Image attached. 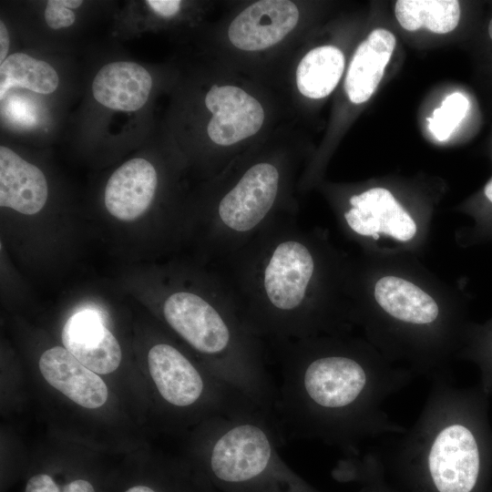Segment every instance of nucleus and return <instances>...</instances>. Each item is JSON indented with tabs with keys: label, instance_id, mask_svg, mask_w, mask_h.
Segmentation results:
<instances>
[{
	"label": "nucleus",
	"instance_id": "39448f33",
	"mask_svg": "<svg viewBox=\"0 0 492 492\" xmlns=\"http://www.w3.org/2000/svg\"><path fill=\"white\" fill-rule=\"evenodd\" d=\"M486 395L465 397L452 422L432 437L425 466L436 492H486L492 467Z\"/></svg>",
	"mask_w": 492,
	"mask_h": 492
},
{
	"label": "nucleus",
	"instance_id": "1a4fd4ad",
	"mask_svg": "<svg viewBox=\"0 0 492 492\" xmlns=\"http://www.w3.org/2000/svg\"><path fill=\"white\" fill-rule=\"evenodd\" d=\"M61 338L64 347L97 374H110L120 364V345L95 311H81L68 318Z\"/></svg>",
	"mask_w": 492,
	"mask_h": 492
},
{
	"label": "nucleus",
	"instance_id": "cd10ccee",
	"mask_svg": "<svg viewBox=\"0 0 492 492\" xmlns=\"http://www.w3.org/2000/svg\"><path fill=\"white\" fill-rule=\"evenodd\" d=\"M206 490L207 492H216L207 482H206Z\"/></svg>",
	"mask_w": 492,
	"mask_h": 492
},
{
	"label": "nucleus",
	"instance_id": "bb28decb",
	"mask_svg": "<svg viewBox=\"0 0 492 492\" xmlns=\"http://www.w3.org/2000/svg\"><path fill=\"white\" fill-rule=\"evenodd\" d=\"M487 35L489 39L492 41V18H490L487 25Z\"/></svg>",
	"mask_w": 492,
	"mask_h": 492
},
{
	"label": "nucleus",
	"instance_id": "0eeeda50",
	"mask_svg": "<svg viewBox=\"0 0 492 492\" xmlns=\"http://www.w3.org/2000/svg\"><path fill=\"white\" fill-rule=\"evenodd\" d=\"M298 20L299 11L292 1H258L233 19L228 36L239 49L262 50L282 41L294 29Z\"/></svg>",
	"mask_w": 492,
	"mask_h": 492
},
{
	"label": "nucleus",
	"instance_id": "f03ea898",
	"mask_svg": "<svg viewBox=\"0 0 492 492\" xmlns=\"http://www.w3.org/2000/svg\"><path fill=\"white\" fill-rule=\"evenodd\" d=\"M281 383L273 415L283 435L346 441L363 428L373 385L364 364L316 336L277 345Z\"/></svg>",
	"mask_w": 492,
	"mask_h": 492
},
{
	"label": "nucleus",
	"instance_id": "9b49d317",
	"mask_svg": "<svg viewBox=\"0 0 492 492\" xmlns=\"http://www.w3.org/2000/svg\"><path fill=\"white\" fill-rule=\"evenodd\" d=\"M158 187L154 166L142 158L131 159L110 176L105 189V206L114 218L131 221L150 207Z\"/></svg>",
	"mask_w": 492,
	"mask_h": 492
},
{
	"label": "nucleus",
	"instance_id": "423d86ee",
	"mask_svg": "<svg viewBox=\"0 0 492 492\" xmlns=\"http://www.w3.org/2000/svg\"><path fill=\"white\" fill-rule=\"evenodd\" d=\"M212 113L207 131L217 145L228 147L255 135L265 113L260 102L235 86H212L205 97Z\"/></svg>",
	"mask_w": 492,
	"mask_h": 492
},
{
	"label": "nucleus",
	"instance_id": "aec40b11",
	"mask_svg": "<svg viewBox=\"0 0 492 492\" xmlns=\"http://www.w3.org/2000/svg\"><path fill=\"white\" fill-rule=\"evenodd\" d=\"M121 492H207L201 477L196 473L172 470L165 472L155 483L138 482L124 487Z\"/></svg>",
	"mask_w": 492,
	"mask_h": 492
},
{
	"label": "nucleus",
	"instance_id": "4be33fe9",
	"mask_svg": "<svg viewBox=\"0 0 492 492\" xmlns=\"http://www.w3.org/2000/svg\"><path fill=\"white\" fill-rule=\"evenodd\" d=\"M146 4L158 15L169 17L176 15L180 8L179 0H148Z\"/></svg>",
	"mask_w": 492,
	"mask_h": 492
},
{
	"label": "nucleus",
	"instance_id": "393cba45",
	"mask_svg": "<svg viewBox=\"0 0 492 492\" xmlns=\"http://www.w3.org/2000/svg\"><path fill=\"white\" fill-rule=\"evenodd\" d=\"M62 2L63 5L68 9L77 8L83 4V1L81 0H62Z\"/></svg>",
	"mask_w": 492,
	"mask_h": 492
},
{
	"label": "nucleus",
	"instance_id": "4468645a",
	"mask_svg": "<svg viewBox=\"0 0 492 492\" xmlns=\"http://www.w3.org/2000/svg\"><path fill=\"white\" fill-rule=\"evenodd\" d=\"M395 43L390 31L377 28L358 46L344 80V89L351 102L361 104L371 97L384 76Z\"/></svg>",
	"mask_w": 492,
	"mask_h": 492
},
{
	"label": "nucleus",
	"instance_id": "9d476101",
	"mask_svg": "<svg viewBox=\"0 0 492 492\" xmlns=\"http://www.w3.org/2000/svg\"><path fill=\"white\" fill-rule=\"evenodd\" d=\"M38 365L45 380L78 405L95 409L107 402L108 391L105 382L65 347L46 350Z\"/></svg>",
	"mask_w": 492,
	"mask_h": 492
},
{
	"label": "nucleus",
	"instance_id": "b1692460",
	"mask_svg": "<svg viewBox=\"0 0 492 492\" xmlns=\"http://www.w3.org/2000/svg\"><path fill=\"white\" fill-rule=\"evenodd\" d=\"M482 391L486 395L492 392V364L484 367V374L482 376Z\"/></svg>",
	"mask_w": 492,
	"mask_h": 492
},
{
	"label": "nucleus",
	"instance_id": "412c9836",
	"mask_svg": "<svg viewBox=\"0 0 492 492\" xmlns=\"http://www.w3.org/2000/svg\"><path fill=\"white\" fill-rule=\"evenodd\" d=\"M45 19L47 26L53 29L68 27L76 19L71 9L67 8L62 0H49L45 11Z\"/></svg>",
	"mask_w": 492,
	"mask_h": 492
},
{
	"label": "nucleus",
	"instance_id": "a878e982",
	"mask_svg": "<svg viewBox=\"0 0 492 492\" xmlns=\"http://www.w3.org/2000/svg\"><path fill=\"white\" fill-rule=\"evenodd\" d=\"M484 193L487 200L492 202V178L486 184Z\"/></svg>",
	"mask_w": 492,
	"mask_h": 492
},
{
	"label": "nucleus",
	"instance_id": "6ab92c4d",
	"mask_svg": "<svg viewBox=\"0 0 492 492\" xmlns=\"http://www.w3.org/2000/svg\"><path fill=\"white\" fill-rule=\"evenodd\" d=\"M469 101L462 93L455 92L447 96L439 108L434 110L428 118V128L439 141L448 138L458 124L466 117Z\"/></svg>",
	"mask_w": 492,
	"mask_h": 492
},
{
	"label": "nucleus",
	"instance_id": "dca6fc26",
	"mask_svg": "<svg viewBox=\"0 0 492 492\" xmlns=\"http://www.w3.org/2000/svg\"><path fill=\"white\" fill-rule=\"evenodd\" d=\"M344 68L343 52L333 46H318L309 51L296 70L299 91L306 97H327L337 86Z\"/></svg>",
	"mask_w": 492,
	"mask_h": 492
},
{
	"label": "nucleus",
	"instance_id": "7ed1b4c3",
	"mask_svg": "<svg viewBox=\"0 0 492 492\" xmlns=\"http://www.w3.org/2000/svg\"><path fill=\"white\" fill-rule=\"evenodd\" d=\"M206 429L196 472L216 492H319L281 457L272 413L244 405L210 418Z\"/></svg>",
	"mask_w": 492,
	"mask_h": 492
},
{
	"label": "nucleus",
	"instance_id": "c85d7f7f",
	"mask_svg": "<svg viewBox=\"0 0 492 492\" xmlns=\"http://www.w3.org/2000/svg\"><path fill=\"white\" fill-rule=\"evenodd\" d=\"M372 238H374V240H377L379 238V234H374L372 236Z\"/></svg>",
	"mask_w": 492,
	"mask_h": 492
},
{
	"label": "nucleus",
	"instance_id": "6e6552de",
	"mask_svg": "<svg viewBox=\"0 0 492 492\" xmlns=\"http://www.w3.org/2000/svg\"><path fill=\"white\" fill-rule=\"evenodd\" d=\"M343 217L346 225L361 236L384 233L400 241H410L416 224L393 194L384 188H372L349 198Z\"/></svg>",
	"mask_w": 492,
	"mask_h": 492
},
{
	"label": "nucleus",
	"instance_id": "20e7f679",
	"mask_svg": "<svg viewBox=\"0 0 492 492\" xmlns=\"http://www.w3.org/2000/svg\"><path fill=\"white\" fill-rule=\"evenodd\" d=\"M283 176L269 161L251 164L222 189L207 208L200 226V241L214 264L223 261L278 219L284 212Z\"/></svg>",
	"mask_w": 492,
	"mask_h": 492
},
{
	"label": "nucleus",
	"instance_id": "ddd939ff",
	"mask_svg": "<svg viewBox=\"0 0 492 492\" xmlns=\"http://www.w3.org/2000/svg\"><path fill=\"white\" fill-rule=\"evenodd\" d=\"M151 87L147 69L134 62L118 61L99 69L92 92L95 99L108 108L135 111L145 105Z\"/></svg>",
	"mask_w": 492,
	"mask_h": 492
},
{
	"label": "nucleus",
	"instance_id": "a211bd4d",
	"mask_svg": "<svg viewBox=\"0 0 492 492\" xmlns=\"http://www.w3.org/2000/svg\"><path fill=\"white\" fill-rule=\"evenodd\" d=\"M58 83V75L54 67L24 53L10 55L0 66L1 100L12 87L50 94L57 88Z\"/></svg>",
	"mask_w": 492,
	"mask_h": 492
},
{
	"label": "nucleus",
	"instance_id": "2eb2a0df",
	"mask_svg": "<svg viewBox=\"0 0 492 492\" xmlns=\"http://www.w3.org/2000/svg\"><path fill=\"white\" fill-rule=\"evenodd\" d=\"M374 298L384 311L405 323L427 324L438 316L436 301L418 286L399 277L379 279L374 286Z\"/></svg>",
	"mask_w": 492,
	"mask_h": 492
},
{
	"label": "nucleus",
	"instance_id": "f3484780",
	"mask_svg": "<svg viewBox=\"0 0 492 492\" xmlns=\"http://www.w3.org/2000/svg\"><path fill=\"white\" fill-rule=\"evenodd\" d=\"M395 14L400 26L408 31L425 27L446 34L459 22L460 5L456 0H398Z\"/></svg>",
	"mask_w": 492,
	"mask_h": 492
},
{
	"label": "nucleus",
	"instance_id": "f257e3e1",
	"mask_svg": "<svg viewBox=\"0 0 492 492\" xmlns=\"http://www.w3.org/2000/svg\"><path fill=\"white\" fill-rule=\"evenodd\" d=\"M320 242L282 217L214 264L248 330L278 345L317 335L324 322Z\"/></svg>",
	"mask_w": 492,
	"mask_h": 492
},
{
	"label": "nucleus",
	"instance_id": "f8f14e48",
	"mask_svg": "<svg viewBox=\"0 0 492 492\" xmlns=\"http://www.w3.org/2000/svg\"><path fill=\"white\" fill-rule=\"evenodd\" d=\"M48 196L44 173L12 149L0 147V206L33 215L45 206Z\"/></svg>",
	"mask_w": 492,
	"mask_h": 492
},
{
	"label": "nucleus",
	"instance_id": "5701e85b",
	"mask_svg": "<svg viewBox=\"0 0 492 492\" xmlns=\"http://www.w3.org/2000/svg\"><path fill=\"white\" fill-rule=\"evenodd\" d=\"M9 35L5 25L0 21V61L3 63L5 60L9 50Z\"/></svg>",
	"mask_w": 492,
	"mask_h": 492
}]
</instances>
